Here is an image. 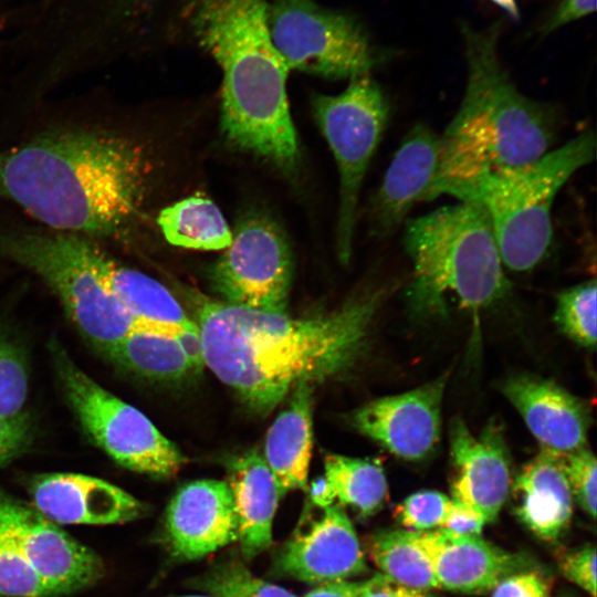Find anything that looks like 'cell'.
Segmentation results:
<instances>
[{
    "mask_svg": "<svg viewBox=\"0 0 597 597\" xmlns=\"http://www.w3.org/2000/svg\"><path fill=\"white\" fill-rule=\"evenodd\" d=\"M154 145L109 98L46 100L0 139V203L107 249L135 243Z\"/></svg>",
    "mask_w": 597,
    "mask_h": 597,
    "instance_id": "6da1fadb",
    "label": "cell"
},
{
    "mask_svg": "<svg viewBox=\"0 0 597 597\" xmlns=\"http://www.w3.org/2000/svg\"><path fill=\"white\" fill-rule=\"evenodd\" d=\"M387 287L306 317L196 296L203 364L253 410L274 409L298 385L347 371L360 357Z\"/></svg>",
    "mask_w": 597,
    "mask_h": 597,
    "instance_id": "7a4b0ae2",
    "label": "cell"
},
{
    "mask_svg": "<svg viewBox=\"0 0 597 597\" xmlns=\"http://www.w3.org/2000/svg\"><path fill=\"white\" fill-rule=\"evenodd\" d=\"M502 23L482 29L462 24L467 84L457 114L440 135L428 200L441 195L462 200L482 178L537 159L554 142L553 109L523 94L500 60Z\"/></svg>",
    "mask_w": 597,
    "mask_h": 597,
    "instance_id": "3957f363",
    "label": "cell"
},
{
    "mask_svg": "<svg viewBox=\"0 0 597 597\" xmlns=\"http://www.w3.org/2000/svg\"><path fill=\"white\" fill-rule=\"evenodd\" d=\"M193 33L222 70L221 128L237 147L281 168L295 166L298 144L286 78L274 48L265 0H199Z\"/></svg>",
    "mask_w": 597,
    "mask_h": 597,
    "instance_id": "277c9868",
    "label": "cell"
},
{
    "mask_svg": "<svg viewBox=\"0 0 597 597\" xmlns=\"http://www.w3.org/2000/svg\"><path fill=\"white\" fill-rule=\"evenodd\" d=\"M404 247L412 265L406 295L413 314H441L452 301L478 312L509 291L490 218L478 201L407 219Z\"/></svg>",
    "mask_w": 597,
    "mask_h": 597,
    "instance_id": "5b68a950",
    "label": "cell"
},
{
    "mask_svg": "<svg viewBox=\"0 0 597 597\" xmlns=\"http://www.w3.org/2000/svg\"><path fill=\"white\" fill-rule=\"evenodd\" d=\"M0 262L36 275L84 338L105 355L130 332L149 327L108 291L90 261L85 237L46 228L1 203Z\"/></svg>",
    "mask_w": 597,
    "mask_h": 597,
    "instance_id": "8992f818",
    "label": "cell"
},
{
    "mask_svg": "<svg viewBox=\"0 0 597 597\" xmlns=\"http://www.w3.org/2000/svg\"><path fill=\"white\" fill-rule=\"evenodd\" d=\"M595 154V134L586 129L531 163L482 178L460 200L483 206L504 266L525 272L543 260L552 242L556 196Z\"/></svg>",
    "mask_w": 597,
    "mask_h": 597,
    "instance_id": "52a82bcc",
    "label": "cell"
},
{
    "mask_svg": "<svg viewBox=\"0 0 597 597\" xmlns=\"http://www.w3.org/2000/svg\"><path fill=\"white\" fill-rule=\"evenodd\" d=\"M66 401L85 433L118 465L154 478L174 475L186 462L179 449L138 409L105 389L50 342Z\"/></svg>",
    "mask_w": 597,
    "mask_h": 597,
    "instance_id": "ba28073f",
    "label": "cell"
},
{
    "mask_svg": "<svg viewBox=\"0 0 597 597\" xmlns=\"http://www.w3.org/2000/svg\"><path fill=\"white\" fill-rule=\"evenodd\" d=\"M316 122L325 136L339 174L336 244L343 262L352 254L362 185L384 133L389 105L369 75L350 80L337 95L316 94L312 100Z\"/></svg>",
    "mask_w": 597,
    "mask_h": 597,
    "instance_id": "9c48e42d",
    "label": "cell"
},
{
    "mask_svg": "<svg viewBox=\"0 0 597 597\" xmlns=\"http://www.w3.org/2000/svg\"><path fill=\"white\" fill-rule=\"evenodd\" d=\"M271 41L290 70L331 78L369 75L378 57L357 20L314 0L266 2Z\"/></svg>",
    "mask_w": 597,
    "mask_h": 597,
    "instance_id": "30bf717a",
    "label": "cell"
},
{
    "mask_svg": "<svg viewBox=\"0 0 597 597\" xmlns=\"http://www.w3.org/2000/svg\"><path fill=\"white\" fill-rule=\"evenodd\" d=\"M293 261L285 234L270 217L252 213L238 224L230 245L211 269L224 302L285 313Z\"/></svg>",
    "mask_w": 597,
    "mask_h": 597,
    "instance_id": "8fae6325",
    "label": "cell"
},
{
    "mask_svg": "<svg viewBox=\"0 0 597 597\" xmlns=\"http://www.w3.org/2000/svg\"><path fill=\"white\" fill-rule=\"evenodd\" d=\"M0 537L55 590L65 596L93 586L104 575L102 558L32 503L0 490Z\"/></svg>",
    "mask_w": 597,
    "mask_h": 597,
    "instance_id": "7c38bea8",
    "label": "cell"
},
{
    "mask_svg": "<svg viewBox=\"0 0 597 597\" xmlns=\"http://www.w3.org/2000/svg\"><path fill=\"white\" fill-rule=\"evenodd\" d=\"M447 380L444 374L407 392L371 400L354 411L350 422L396 457L422 460L440 440Z\"/></svg>",
    "mask_w": 597,
    "mask_h": 597,
    "instance_id": "4fadbf2b",
    "label": "cell"
},
{
    "mask_svg": "<svg viewBox=\"0 0 597 597\" xmlns=\"http://www.w3.org/2000/svg\"><path fill=\"white\" fill-rule=\"evenodd\" d=\"M276 562L281 573L317 585L347 579L367 568L354 525L337 504L321 507L300 524Z\"/></svg>",
    "mask_w": 597,
    "mask_h": 597,
    "instance_id": "5bb4252c",
    "label": "cell"
},
{
    "mask_svg": "<svg viewBox=\"0 0 597 597\" xmlns=\"http://www.w3.org/2000/svg\"><path fill=\"white\" fill-rule=\"evenodd\" d=\"M452 499L493 522L510 492L509 452L498 427L489 426L474 436L465 422L455 418L450 423Z\"/></svg>",
    "mask_w": 597,
    "mask_h": 597,
    "instance_id": "9a60e30c",
    "label": "cell"
},
{
    "mask_svg": "<svg viewBox=\"0 0 597 597\" xmlns=\"http://www.w3.org/2000/svg\"><path fill=\"white\" fill-rule=\"evenodd\" d=\"M164 530L180 559H199L237 542L238 521L227 482L205 479L182 485L167 506Z\"/></svg>",
    "mask_w": 597,
    "mask_h": 597,
    "instance_id": "2e32d148",
    "label": "cell"
},
{
    "mask_svg": "<svg viewBox=\"0 0 597 597\" xmlns=\"http://www.w3.org/2000/svg\"><path fill=\"white\" fill-rule=\"evenodd\" d=\"M32 504L57 524H122L143 516L146 505L122 488L80 473H43L28 482Z\"/></svg>",
    "mask_w": 597,
    "mask_h": 597,
    "instance_id": "e0dca14e",
    "label": "cell"
},
{
    "mask_svg": "<svg viewBox=\"0 0 597 597\" xmlns=\"http://www.w3.org/2000/svg\"><path fill=\"white\" fill-rule=\"evenodd\" d=\"M439 585L450 591L480 595L492 591L505 577L519 573L523 561L482 538L437 528L410 531Z\"/></svg>",
    "mask_w": 597,
    "mask_h": 597,
    "instance_id": "ac0fdd59",
    "label": "cell"
},
{
    "mask_svg": "<svg viewBox=\"0 0 597 597\" xmlns=\"http://www.w3.org/2000/svg\"><path fill=\"white\" fill-rule=\"evenodd\" d=\"M440 160V135L423 123L406 134L371 200L370 227L386 238L416 203L428 200Z\"/></svg>",
    "mask_w": 597,
    "mask_h": 597,
    "instance_id": "d6986e66",
    "label": "cell"
},
{
    "mask_svg": "<svg viewBox=\"0 0 597 597\" xmlns=\"http://www.w3.org/2000/svg\"><path fill=\"white\" fill-rule=\"evenodd\" d=\"M502 392L522 416L542 450L565 454L585 447L590 409L552 380L531 375L509 377Z\"/></svg>",
    "mask_w": 597,
    "mask_h": 597,
    "instance_id": "ffe728a7",
    "label": "cell"
},
{
    "mask_svg": "<svg viewBox=\"0 0 597 597\" xmlns=\"http://www.w3.org/2000/svg\"><path fill=\"white\" fill-rule=\"evenodd\" d=\"M86 239L90 261L117 302L142 324L171 332L196 331L174 294L156 279L122 262L112 250Z\"/></svg>",
    "mask_w": 597,
    "mask_h": 597,
    "instance_id": "44dd1931",
    "label": "cell"
},
{
    "mask_svg": "<svg viewBox=\"0 0 597 597\" xmlns=\"http://www.w3.org/2000/svg\"><path fill=\"white\" fill-rule=\"evenodd\" d=\"M512 491L519 519L541 538L553 541L569 524L574 498L559 454L542 450L522 468Z\"/></svg>",
    "mask_w": 597,
    "mask_h": 597,
    "instance_id": "7402d4cb",
    "label": "cell"
},
{
    "mask_svg": "<svg viewBox=\"0 0 597 597\" xmlns=\"http://www.w3.org/2000/svg\"><path fill=\"white\" fill-rule=\"evenodd\" d=\"M238 521V541L251 558L272 543L273 520L280 500L275 479L263 455L250 450L234 458L226 481Z\"/></svg>",
    "mask_w": 597,
    "mask_h": 597,
    "instance_id": "603a6c76",
    "label": "cell"
},
{
    "mask_svg": "<svg viewBox=\"0 0 597 597\" xmlns=\"http://www.w3.org/2000/svg\"><path fill=\"white\" fill-rule=\"evenodd\" d=\"M313 385L303 383L293 391L289 406L269 428L264 460L281 495L303 489L307 482L312 450Z\"/></svg>",
    "mask_w": 597,
    "mask_h": 597,
    "instance_id": "cb8c5ba5",
    "label": "cell"
},
{
    "mask_svg": "<svg viewBox=\"0 0 597 597\" xmlns=\"http://www.w3.org/2000/svg\"><path fill=\"white\" fill-rule=\"evenodd\" d=\"M182 333L138 328L118 342L106 356L117 366L145 379L181 380L199 370L180 341Z\"/></svg>",
    "mask_w": 597,
    "mask_h": 597,
    "instance_id": "d4e9b609",
    "label": "cell"
},
{
    "mask_svg": "<svg viewBox=\"0 0 597 597\" xmlns=\"http://www.w3.org/2000/svg\"><path fill=\"white\" fill-rule=\"evenodd\" d=\"M388 485L383 467L375 460L327 454L324 476L313 485L312 500L320 507L338 501L369 516L386 502Z\"/></svg>",
    "mask_w": 597,
    "mask_h": 597,
    "instance_id": "484cf974",
    "label": "cell"
},
{
    "mask_svg": "<svg viewBox=\"0 0 597 597\" xmlns=\"http://www.w3.org/2000/svg\"><path fill=\"white\" fill-rule=\"evenodd\" d=\"M156 224L168 243L186 249L218 251L227 249L232 241L220 209L200 195L160 209Z\"/></svg>",
    "mask_w": 597,
    "mask_h": 597,
    "instance_id": "4316f807",
    "label": "cell"
},
{
    "mask_svg": "<svg viewBox=\"0 0 597 597\" xmlns=\"http://www.w3.org/2000/svg\"><path fill=\"white\" fill-rule=\"evenodd\" d=\"M368 554L380 574L409 588H439L431 565L416 546L409 530H387L369 541Z\"/></svg>",
    "mask_w": 597,
    "mask_h": 597,
    "instance_id": "83f0119b",
    "label": "cell"
},
{
    "mask_svg": "<svg viewBox=\"0 0 597 597\" xmlns=\"http://www.w3.org/2000/svg\"><path fill=\"white\" fill-rule=\"evenodd\" d=\"M597 286L593 279L557 296L555 322L570 339L584 347L596 344Z\"/></svg>",
    "mask_w": 597,
    "mask_h": 597,
    "instance_id": "f1b7e54d",
    "label": "cell"
},
{
    "mask_svg": "<svg viewBox=\"0 0 597 597\" xmlns=\"http://www.w3.org/2000/svg\"><path fill=\"white\" fill-rule=\"evenodd\" d=\"M29 373L22 346L0 332V416L23 412L28 397Z\"/></svg>",
    "mask_w": 597,
    "mask_h": 597,
    "instance_id": "f546056e",
    "label": "cell"
},
{
    "mask_svg": "<svg viewBox=\"0 0 597 597\" xmlns=\"http://www.w3.org/2000/svg\"><path fill=\"white\" fill-rule=\"evenodd\" d=\"M201 586L214 597H297L281 586L254 576L238 564L211 572L202 579Z\"/></svg>",
    "mask_w": 597,
    "mask_h": 597,
    "instance_id": "4dcf8cb0",
    "label": "cell"
},
{
    "mask_svg": "<svg viewBox=\"0 0 597 597\" xmlns=\"http://www.w3.org/2000/svg\"><path fill=\"white\" fill-rule=\"evenodd\" d=\"M0 597H60L29 563L0 537Z\"/></svg>",
    "mask_w": 597,
    "mask_h": 597,
    "instance_id": "1f68e13d",
    "label": "cell"
},
{
    "mask_svg": "<svg viewBox=\"0 0 597 597\" xmlns=\"http://www.w3.org/2000/svg\"><path fill=\"white\" fill-rule=\"evenodd\" d=\"M452 499L446 494L426 490L407 496L395 510L397 521L409 531L441 528L447 520Z\"/></svg>",
    "mask_w": 597,
    "mask_h": 597,
    "instance_id": "d6a6232c",
    "label": "cell"
},
{
    "mask_svg": "<svg viewBox=\"0 0 597 597\" xmlns=\"http://www.w3.org/2000/svg\"><path fill=\"white\" fill-rule=\"evenodd\" d=\"M573 498L591 519L596 517L597 461L585 447L559 454Z\"/></svg>",
    "mask_w": 597,
    "mask_h": 597,
    "instance_id": "836d02e7",
    "label": "cell"
},
{
    "mask_svg": "<svg viewBox=\"0 0 597 597\" xmlns=\"http://www.w3.org/2000/svg\"><path fill=\"white\" fill-rule=\"evenodd\" d=\"M32 439L33 427L28 413L0 416V468L22 455Z\"/></svg>",
    "mask_w": 597,
    "mask_h": 597,
    "instance_id": "e575fe53",
    "label": "cell"
},
{
    "mask_svg": "<svg viewBox=\"0 0 597 597\" xmlns=\"http://www.w3.org/2000/svg\"><path fill=\"white\" fill-rule=\"evenodd\" d=\"M564 576L586 590L591 597H596V548L586 545L569 553L562 561Z\"/></svg>",
    "mask_w": 597,
    "mask_h": 597,
    "instance_id": "d590c367",
    "label": "cell"
},
{
    "mask_svg": "<svg viewBox=\"0 0 597 597\" xmlns=\"http://www.w3.org/2000/svg\"><path fill=\"white\" fill-rule=\"evenodd\" d=\"M491 597H549V585L537 572H519L502 579Z\"/></svg>",
    "mask_w": 597,
    "mask_h": 597,
    "instance_id": "8d00e7d4",
    "label": "cell"
},
{
    "mask_svg": "<svg viewBox=\"0 0 597 597\" xmlns=\"http://www.w3.org/2000/svg\"><path fill=\"white\" fill-rule=\"evenodd\" d=\"M357 597H438L428 591L400 585L378 573L359 583Z\"/></svg>",
    "mask_w": 597,
    "mask_h": 597,
    "instance_id": "74e56055",
    "label": "cell"
},
{
    "mask_svg": "<svg viewBox=\"0 0 597 597\" xmlns=\"http://www.w3.org/2000/svg\"><path fill=\"white\" fill-rule=\"evenodd\" d=\"M485 521L471 509L452 499L442 530L457 535H481Z\"/></svg>",
    "mask_w": 597,
    "mask_h": 597,
    "instance_id": "f35d334b",
    "label": "cell"
},
{
    "mask_svg": "<svg viewBox=\"0 0 597 597\" xmlns=\"http://www.w3.org/2000/svg\"><path fill=\"white\" fill-rule=\"evenodd\" d=\"M596 10V0H562L547 19L543 32L551 33L561 27L582 19Z\"/></svg>",
    "mask_w": 597,
    "mask_h": 597,
    "instance_id": "ab89813d",
    "label": "cell"
},
{
    "mask_svg": "<svg viewBox=\"0 0 597 597\" xmlns=\"http://www.w3.org/2000/svg\"><path fill=\"white\" fill-rule=\"evenodd\" d=\"M359 583L347 579L318 584L304 597H357Z\"/></svg>",
    "mask_w": 597,
    "mask_h": 597,
    "instance_id": "60d3db41",
    "label": "cell"
},
{
    "mask_svg": "<svg viewBox=\"0 0 597 597\" xmlns=\"http://www.w3.org/2000/svg\"><path fill=\"white\" fill-rule=\"evenodd\" d=\"M175 597H214V596L186 595V596H175Z\"/></svg>",
    "mask_w": 597,
    "mask_h": 597,
    "instance_id": "b9f144b4",
    "label": "cell"
},
{
    "mask_svg": "<svg viewBox=\"0 0 597 597\" xmlns=\"http://www.w3.org/2000/svg\"><path fill=\"white\" fill-rule=\"evenodd\" d=\"M559 597H570V596H559Z\"/></svg>",
    "mask_w": 597,
    "mask_h": 597,
    "instance_id": "7bdbcfd3",
    "label": "cell"
}]
</instances>
